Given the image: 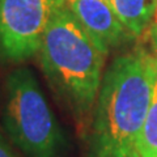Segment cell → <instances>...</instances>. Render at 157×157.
Segmentation results:
<instances>
[{"mask_svg": "<svg viewBox=\"0 0 157 157\" xmlns=\"http://www.w3.org/2000/svg\"><path fill=\"white\" fill-rule=\"evenodd\" d=\"M155 46L117 56L104 73L90 118L88 157H139L156 72Z\"/></svg>", "mask_w": 157, "mask_h": 157, "instance_id": "obj_1", "label": "cell"}, {"mask_svg": "<svg viewBox=\"0 0 157 157\" xmlns=\"http://www.w3.org/2000/svg\"><path fill=\"white\" fill-rule=\"evenodd\" d=\"M109 51L78 22L67 3L55 11L37 56L50 89L77 124L92 118Z\"/></svg>", "mask_w": 157, "mask_h": 157, "instance_id": "obj_2", "label": "cell"}, {"mask_svg": "<svg viewBox=\"0 0 157 157\" xmlns=\"http://www.w3.org/2000/svg\"><path fill=\"white\" fill-rule=\"evenodd\" d=\"M2 123L25 157H63L66 136L34 73L14 68L4 81Z\"/></svg>", "mask_w": 157, "mask_h": 157, "instance_id": "obj_3", "label": "cell"}, {"mask_svg": "<svg viewBox=\"0 0 157 157\" xmlns=\"http://www.w3.org/2000/svg\"><path fill=\"white\" fill-rule=\"evenodd\" d=\"M66 0H0V63L37 56L55 11Z\"/></svg>", "mask_w": 157, "mask_h": 157, "instance_id": "obj_4", "label": "cell"}, {"mask_svg": "<svg viewBox=\"0 0 157 157\" xmlns=\"http://www.w3.org/2000/svg\"><path fill=\"white\" fill-rule=\"evenodd\" d=\"M66 3L78 22L109 50L134 37L118 18L109 0H66Z\"/></svg>", "mask_w": 157, "mask_h": 157, "instance_id": "obj_5", "label": "cell"}, {"mask_svg": "<svg viewBox=\"0 0 157 157\" xmlns=\"http://www.w3.org/2000/svg\"><path fill=\"white\" fill-rule=\"evenodd\" d=\"M118 18L134 37H140L152 25L157 0H110Z\"/></svg>", "mask_w": 157, "mask_h": 157, "instance_id": "obj_6", "label": "cell"}, {"mask_svg": "<svg viewBox=\"0 0 157 157\" xmlns=\"http://www.w3.org/2000/svg\"><path fill=\"white\" fill-rule=\"evenodd\" d=\"M153 46L156 54V72L152 89V97L145 117V122L139 137V157H157V29L153 33Z\"/></svg>", "mask_w": 157, "mask_h": 157, "instance_id": "obj_7", "label": "cell"}, {"mask_svg": "<svg viewBox=\"0 0 157 157\" xmlns=\"http://www.w3.org/2000/svg\"><path fill=\"white\" fill-rule=\"evenodd\" d=\"M0 157H18L13 149L11 140L4 137L2 132H0Z\"/></svg>", "mask_w": 157, "mask_h": 157, "instance_id": "obj_8", "label": "cell"}, {"mask_svg": "<svg viewBox=\"0 0 157 157\" xmlns=\"http://www.w3.org/2000/svg\"><path fill=\"white\" fill-rule=\"evenodd\" d=\"M109 2H110V0H109Z\"/></svg>", "mask_w": 157, "mask_h": 157, "instance_id": "obj_9", "label": "cell"}]
</instances>
